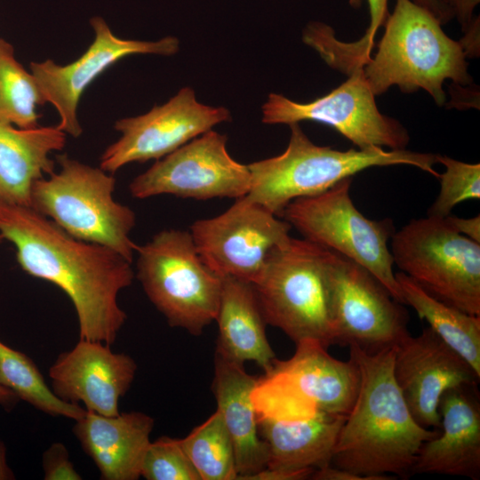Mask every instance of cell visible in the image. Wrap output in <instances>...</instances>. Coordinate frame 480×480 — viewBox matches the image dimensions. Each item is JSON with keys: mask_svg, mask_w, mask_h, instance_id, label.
Here are the masks:
<instances>
[{"mask_svg": "<svg viewBox=\"0 0 480 480\" xmlns=\"http://www.w3.org/2000/svg\"><path fill=\"white\" fill-rule=\"evenodd\" d=\"M0 235L14 245L23 271L70 299L80 340L115 342L127 318L117 298L132 283V262L111 248L70 236L29 206L3 200Z\"/></svg>", "mask_w": 480, "mask_h": 480, "instance_id": "1", "label": "cell"}, {"mask_svg": "<svg viewBox=\"0 0 480 480\" xmlns=\"http://www.w3.org/2000/svg\"><path fill=\"white\" fill-rule=\"evenodd\" d=\"M348 347L360 386L330 464L364 476H409L420 446L439 430L420 426L411 414L394 378L395 347L376 353Z\"/></svg>", "mask_w": 480, "mask_h": 480, "instance_id": "2", "label": "cell"}, {"mask_svg": "<svg viewBox=\"0 0 480 480\" xmlns=\"http://www.w3.org/2000/svg\"><path fill=\"white\" fill-rule=\"evenodd\" d=\"M383 27L375 54L345 72L358 71L375 96L396 85L407 93L424 90L442 106L446 101L445 80L460 86L472 84L460 42L448 36L425 8L412 0H396Z\"/></svg>", "mask_w": 480, "mask_h": 480, "instance_id": "3", "label": "cell"}, {"mask_svg": "<svg viewBox=\"0 0 480 480\" xmlns=\"http://www.w3.org/2000/svg\"><path fill=\"white\" fill-rule=\"evenodd\" d=\"M286 149L279 156L248 164L246 196L280 218L292 200L320 194L340 180L375 166L411 165L438 178L437 154L382 148L338 150L313 143L299 123L289 124Z\"/></svg>", "mask_w": 480, "mask_h": 480, "instance_id": "4", "label": "cell"}, {"mask_svg": "<svg viewBox=\"0 0 480 480\" xmlns=\"http://www.w3.org/2000/svg\"><path fill=\"white\" fill-rule=\"evenodd\" d=\"M333 252L308 239L288 236L269 252L252 284L266 324L295 343L335 344L330 266Z\"/></svg>", "mask_w": 480, "mask_h": 480, "instance_id": "5", "label": "cell"}, {"mask_svg": "<svg viewBox=\"0 0 480 480\" xmlns=\"http://www.w3.org/2000/svg\"><path fill=\"white\" fill-rule=\"evenodd\" d=\"M60 166L36 180L30 207L70 236L107 246L132 262L137 244L130 237L136 216L114 199L116 179L68 155L57 156Z\"/></svg>", "mask_w": 480, "mask_h": 480, "instance_id": "6", "label": "cell"}, {"mask_svg": "<svg viewBox=\"0 0 480 480\" xmlns=\"http://www.w3.org/2000/svg\"><path fill=\"white\" fill-rule=\"evenodd\" d=\"M135 253L136 276L172 327L200 335L215 321L222 277L203 260L190 232L162 230Z\"/></svg>", "mask_w": 480, "mask_h": 480, "instance_id": "7", "label": "cell"}, {"mask_svg": "<svg viewBox=\"0 0 480 480\" xmlns=\"http://www.w3.org/2000/svg\"><path fill=\"white\" fill-rule=\"evenodd\" d=\"M352 180L345 178L320 194L292 200L280 218L303 238L365 268L404 305L388 247L396 232L393 220H370L363 215L350 196Z\"/></svg>", "mask_w": 480, "mask_h": 480, "instance_id": "8", "label": "cell"}, {"mask_svg": "<svg viewBox=\"0 0 480 480\" xmlns=\"http://www.w3.org/2000/svg\"><path fill=\"white\" fill-rule=\"evenodd\" d=\"M393 262L428 293L480 316V244L445 219H412L391 237Z\"/></svg>", "mask_w": 480, "mask_h": 480, "instance_id": "9", "label": "cell"}, {"mask_svg": "<svg viewBox=\"0 0 480 480\" xmlns=\"http://www.w3.org/2000/svg\"><path fill=\"white\" fill-rule=\"evenodd\" d=\"M360 386L355 360L332 357L320 342L296 343L293 356L276 359L271 369L258 378L254 395L262 402L298 412L320 411L347 416Z\"/></svg>", "mask_w": 480, "mask_h": 480, "instance_id": "10", "label": "cell"}, {"mask_svg": "<svg viewBox=\"0 0 480 480\" xmlns=\"http://www.w3.org/2000/svg\"><path fill=\"white\" fill-rule=\"evenodd\" d=\"M330 295L335 344L376 353L396 347L410 334L403 304L369 270L334 252Z\"/></svg>", "mask_w": 480, "mask_h": 480, "instance_id": "11", "label": "cell"}, {"mask_svg": "<svg viewBox=\"0 0 480 480\" xmlns=\"http://www.w3.org/2000/svg\"><path fill=\"white\" fill-rule=\"evenodd\" d=\"M329 93L307 103L271 93L262 107V122L292 124L315 121L333 128L357 148L405 149L407 129L396 118L382 114L367 83L358 71Z\"/></svg>", "mask_w": 480, "mask_h": 480, "instance_id": "12", "label": "cell"}, {"mask_svg": "<svg viewBox=\"0 0 480 480\" xmlns=\"http://www.w3.org/2000/svg\"><path fill=\"white\" fill-rule=\"evenodd\" d=\"M251 187L248 165L233 159L227 137L210 130L158 159L129 185L139 199L169 194L206 200L244 196Z\"/></svg>", "mask_w": 480, "mask_h": 480, "instance_id": "13", "label": "cell"}, {"mask_svg": "<svg viewBox=\"0 0 480 480\" xmlns=\"http://www.w3.org/2000/svg\"><path fill=\"white\" fill-rule=\"evenodd\" d=\"M291 225L246 196L221 214L196 220L190 234L205 264L220 276L253 283Z\"/></svg>", "mask_w": 480, "mask_h": 480, "instance_id": "14", "label": "cell"}, {"mask_svg": "<svg viewBox=\"0 0 480 480\" xmlns=\"http://www.w3.org/2000/svg\"><path fill=\"white\" fill-rule=\"evenodd\" d=\"M229 119L228 109L203 105L191 88H183L144 115L116 121L121 137L102 153L100 167L115 173L130 163L158 160Z\"/></svg>", "mask_w": 480, "mask_h": 480, "instance_id": "15", "label": "cell"}, {"mask_svg": "<svg viewBox=\"0 0 480 480\" xmlns=\"http://www.w3.org/2000/svg\"><path fill=\"white\" fill-rule=\"evenodd\" d=\"M94 39L84 54L75 61L58 65L52 60L30 62L43 98L57 110L56 125L66 134L79 137L83 129L77 119V105L87 86L111 65L132 54L172 55L179 50V41L167 36L158 41L122 39L115 36L100 16L90 20Z\"/></svg>", "mask_w": 480, "mask_h": 480, "instance_id": "16", "label": "cell"}, {"mask_svg": "<svg viewBox=\"0 0 480 480\" xmlns=\"http://www.w3.org/2000/svg\"><path fill=\"white\" fill-rule=\"evenodd\" d=\"M393 373L413 419L422 427L440 428L438 404L454 387L478 384L480 376L432 329L409 334L395 347Z\"/></svg>", "mask_w": 480, "mask_h": 480, "instance_id": "17", "label": "cell"}, {"mask_svg": "<svg viewBox=\"0 0 480 480\" xmlns=\"http://www.w3.org/2000/svg\"><path fill=\"white\" fill-rule=\"evenodd\" d=\"M136 370L130 356L114 353L109 345L100 341L79 340L57 357L49 377L52 391L60 399L83 403L89 412L115 416Z\"/></svg>", "mask_w": 480, "mask_h": 480, "instance_id": "18", "label": "cell"}, {"mask_svg": "<svg viewBox=\"0 0 480 480\" xmlns=\"http://www.w3.org/2000/svg\"><path fill=\"white\" fill-rule=\"evenodd\" d=\"M438 435L420 446L411 476L480 478V402L476 384L445 390L438 404Z\"/></svg>", "mask_w": 480, "mask_h": 480, "instance_id": "19", "label": "cell"}, {"mask_svg": "<svg viewBox=\"0 0 480 480\" xmlns=\"http://www.w3.org/2000/svg\"><path fill=\"white\" fill-rule=\"evenodd\" d=\"M73 432L103 480H136L150 444L154 419L141 412L105 416L86 411Z\"/></svg>", "mask_w": 480, "mask_h": 480, "instance_id": "20", "label": "cell"}, {"mask_svg": "<svg viewBox=\"0 0 480 480\" xmlns=\"http://www.w3.org/2000/svg\"><path fill=\"white\" fill-rule=\"evenodd\" d=\"M345 419L320 411L294 417L257 416L268 448L266 468L303 470L329 465Z\"/></svg>", "mask_w": 480, "mask_h": 480, "instance_id": "21", "label": "cell"}, {"mask_svg": "<svg viewBox=\"0 0 480 480\" xmlns=\"http://www.w3.org/2000/svg\"><path fill=\"white\" fill-rule=\"evenodd\" d=\"M213 392L232 439L237 478L244 480L267 467L268 453L259 429L252 391L258 378L248 374L242 364L215 354Z\"/></svg>", "mask_w": 480, "mask_h": 480, "instance_id": "22", "label": "cell"}, {"mask_svg": "<svg viewBox=\"0 0 480 480\" xmlns=\"http://www.w3.org/2000/svg\"><path fill=\"white\" fill-rule=\"evenodd\" d=\"M215 321L219 330L216 355L242 365L254 362L265 372L271 369L276 357L251 282L222 276Z\"/></svg>", "mask_w": 480, "mask_h": 480, "instance_id": "23", "label": "cell"}, {"mask_svg": "<svg viewBox=\"0 0 480 480\" xmlns=\"http://www.w3.org/2000/svg\"><path fill=\"white\" fill-rule=\"evenodd\" d=\"M65 144L57 126L21 129L0 122V200L30 207L34 182L55 172L50 155Z\"/></svg>", "mask_w": 480, "mask_h": 480, "instance_id": "24", "label": "cell"}, {"mask_svg": "<svg viewBox=\"0 0 480 480\" xmlns=\"http://www.w3.org/2000/svg\"><path fill=\"white\" fill-rule=\"evenodd\" d=\"M404 304L411 306L448 346L480 376V316L446 304L423 290L403 272L395 273Z\"/></svg>", "mask_w": 480, "mask_h": 480, "instance_id": "25", "label": "cell"}, {"mask_svg": "<svg viewBox=\"0 0 480 480\" xmlns=\"http://www.w3.org/2000/svg\"><path fill=\"white\" fill-rule=\"evenodd\" d=\"M0 381L19 399L52 416H63L76 420L86 412L79 404L66 402L58 397L45 383L32 359L1 340Z\"/></svg>", "mask_w": 480, "mask_h": 480, "instance_id": "26", "label": "cell"}, {"mask_svg": "<svg viewBox=\"0 0 480 480\" xmlns=\"http://www.w3.org/2000/svg\"><path fill=\"white\" fill-rule=\"evenodd\" d=\"M44 103L34 76L15 59L12 44L0 38V122L21 129L37 127L36 106Z\"/></svg>", "mask_w": 480, "mask_h": 480, "instance_id": "27", "label": "cell"}, {"mask_svg": "<svg viewBox=\"0 0 480 480\" xmlns=\"http://www.w3.org/2000/svg\"><path fill=\"white\" fill-rule=\"evenodd\" d=\"M180 443L201 480L237 478L234 444L219 411Z\"/></svg>", "mask_w": 480, "mask_h": 480, "instance_id": "28", "label": "cell"}, {"mask_svg": "<svg viewBox=\"0 0 480 480\" xmlns=\"http://www.w3.org/2000/svg\"><path fill=\"white\" fill-rule=\"evenodd\" d=\"M437 162L445 171L438 176L440 191L428 208V216L444 219L458 204L480 198V164L438 154Z\"/></svg>", "mask_w": 480, "mask_h": 480, "instance_id": "29", "label": "cell"}, {"mask_svg": "<svg viewBox=\"0 0 480 480\" xmlns=\"http://www.w3.org/2000/svg\"><path fill=\"white\" fill-rule=\"evenodd\" d=\"M140 476L147 480H201L180 439L167 436L150 442L143 457Z\"/></svg>", "mask_w": 480, "mask_h": 480, "instance_id": "30", "label": "cell"}, {"mask_svg": "<svg viewBox=\"0 0 480 480\" xmlns=\"http://www.w3.org/2000/svg\"><path fill=\"white\" fill-rule=\"evenodd\" d=\"M362 0H349V4L356 7ZM369 8V26L362 38L356 42L347 43L349 52L357 58H365L371 55L375 45V36L378 30L383 27L388 18V0H366Z\"/></svg>", "mask_w": 480, "mask_h": 480, "instance_id": "31", "label": "cell"}, {"mask_svg": "<svg viewBox=\"0 0 480 480\" xmlns=\"http://www.w3.org/2000/svg\"><path fill=\"white\" fill-rule=\"evenodd\" d=\"M44 479L45 480H81L69 460L67 447L60 442L52 444L43 454Z\"/></svg>", "mask_w": 480, "mask_h": 480, "instance_id": "32", "label": "cell"}, {"mask_svg": "<svg viewBox=\"0 0 480 480\" xmlns=\"http://www.w3.org/2000/svg\"><path fill=\"white\" fill-rule=\"evenodd\" d=\"M450 20L455 19L462 33L474 19V11L480 0H437Z\"/></svg>", "mask_w": 480, "mask_h": 480, "instance_id": "33", "label": "cell"}, {"mask_svg": "<svg viewBox=\"0 0 480 480\" xmlns=\"http://www.w3.org/2000/svg\"><path fill=\"white\" fill-rule=\"evenodd\" d=\"M309 478L314 480H388L380 476H364L331 464L314 469Z\"/></svg>", "mask_w": 480, "mask_h": 480, "instance_id": "34", "label": "cell"}, {"mask_svg": "<svg viewBox=\"0 0 480 480\" xmlns=\"http://www.w3.org/2000/svg\"><path fill=\"white\" fill-rule=\"evenodd\" d=\"M314 469L286 470L265 468L244 480H301L309 478Z\"/></svg>", "mask_w": 480, "mask_h": 480, "instance_id": "35", "label": "cell"}, {"mask_svg": "<svg viewBox=\"0 0 480 480\" xmlns=\"http://www.w3.org/2000/svg\"><path fill=\"white\" fill-rule=\"evenodd\" d=\"M448 224L459 234L480 244V216L459 218L448 215L444 218Z\"/></svg>", "mask_w": 480, "mask_h": 480, "instance_id": "36", "label": "cell"}, {"mask_svg": "<svg viewBox=\"0 0 480 480\" xmlns=\"http://www.w3.org/2000/svg\"><path fill=\"white\" fill-rule=\"evenodd\" d=\"M463 36L459 40L466 58H476L480 52V19L474 17L468 28L463 32Z\"/></svg>", "mask_w": 480, "mask_h": 480, "instance_id": "37", "label": "cell"}, {"mask_svg": "<svg viewBox=\"0 0 480 480\" xmlns=\"http://www.w3.org/2000/svg\"><path fill=\"white\" fill-rule=\"evenodd\" d=\"M412 1L417 4L418 5L428 10L436 19H437L440 21L442 26L445 25L451 20L437 0H412Z\"/></svg>", "mask_w": 480, "mask_h": 480, "instance_id": "38", "label": "cell"}, {"mask_svg": "<svg viewBox=\"0 0 480 480\" xmlns=\"http://www.w3.org/2000/svg\"><path fill=\"white\" fill-rule=\"evenodd\" d=\"M14 478V475L7 464L4 444L0 439V480Z\"/></svg>", "mask_w": 480, "mask_h": 480, "instance_id": "39", "label": "cell"}, {"mask_svg": "<svg viewBox=\"0 0 480 480\" xmlns=\"http://www.w3.org/2000/svg\"><path fill=\"white\" fill-rule=\"evenodd\" d=\"M18 399L17 396L0 381V404L10 408Z\"/></svg>", "mask_w": 480, "mask_h": 480, "instance_id": "40", "label": "cell"}, {"mask_svg": "<svg viewBox=\"0 0 480 480\" xmlns=\"http://www.w3.org/2000/svg\"><path fill=\"white\" fill-rule=\"evenodd\" d=\"M4 238L2 237V236L0 235V244H2Z\"/></svg>", "mask_w": 480, "mask_h": 480, "instance_id": "41", "label": "cell"}]
</instances>
